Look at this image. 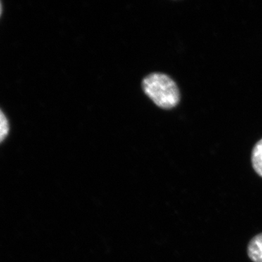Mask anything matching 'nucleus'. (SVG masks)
Wrapping results in <instances>:
<instances>
[{"instance_id": "1", "label": "nucleus", "mask_w": 262, "mask_h": 262, "mask_svg": "<svg viewBox=\"0 0 262 262\" xmlns=\"http://www.w3.org/2000/svg\"><path fill=\"white\" fill-rule=\"evenodd\" d=\"M143 90L159 107L170 110L180 101V91L177 83L169 76L163 73H152L144 78Z\"/></svg>"}, {"instance_id": "2", "label": "nucleus", "mask_w": 262, "mask_h": 262, "mask_svg": "<svg viewBox=\"0 0 262 262\" xmlns=\"http://www.w3.org/2000/svg\"><path fill=\"white\" fill-rule=\"evenodd\" d=\"M247 253L253 262H262V232L256 234L249 241Z\"/></svg>"}, {"instance_id": "3", "label": "nucleus", "mask_w": 262, "mask_h": 262, "mask_svg": "<svg viewBox=\"0 0 262 262\" xmlns=\"http://www.w3.org/2000/svg\"><path fill=\"white\" fill-rule=\"evenodd\" d=\"M251 163L253 170L262 178V139L253 146L251 152Z\"/></svg>"}, {"instance_id": "4", "label": "nucleus", "mask_w": 262, "mask_h": 262, "mask_svg": "<svg viewBox=\"0 0 262 262\" xmlns=\"http://www.w3.org/2000/svg\"><path fill=\"white\" fill-rule=\"evenodd\" d=\"M10 125L8 118L3 112L0 110V143L6 139L9 134Z\"/></svg>"}, {"instance_id": "5", "label": "nucleus", "mask_w": 262, "mask_h": 262, "mask_svg": "<svg viewBox=\"0 0 262 262\" xmlns=\"http://www.w3.org/2000/svg\"><path fill=\"white\" fill-rule=\"evenodd\" d=\"M1 13H2V5H1V3H0V15H1Z\"/></svg>"}]
</instances>
